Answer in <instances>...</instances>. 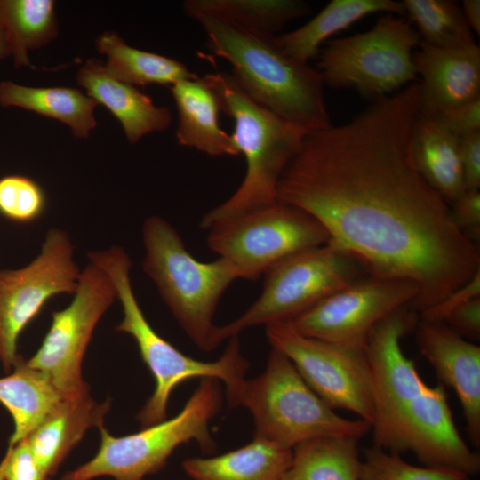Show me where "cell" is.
<instances>
[{
	"label": "cell",
	"instance_id": "5",
	"mask_svg": "<svg viewBox=\"0 0 480 480\" xmlns=\"http://www.w3.org/2000/svg\"><path fill=\"white\" fill-rule=\"evenodd\" d=\"M216 92L220 109L235 124L231 134L246 163L244 180L224 203L206 212L200 227L259 210L277 202L279 180L309 131L290 123L252 100L232 74L203 76Z\"/></svg>",
	"mask_w": 480,
	"mask_h": 480
},
{
	"label": "cell",
	"instance_id": "31",
	"mask_svg": "<svg viewBox=\"0 0 480 480\" xmlns=\"http://www.w3.org/2000/svg\"><path fill=\"white\" fill-rule=\"evenodd\" d=\"M359 480H470V476L452 468L414 466L400 454L373 445L364 450Z\"/></svg>",
	"mask_w": 480,
	"mask_h": 480
},
{
	"label": "cell",
	"instance_id": "38",
	"mask_svg": "<svg viewBox=\"0 0 480 480\" xmlns=\"http://www.w3.org/2000/svg\"><path fill=\"white\" fill-rule=\"evenodd\" d=\"M466 190L480 189V132L460 139Z\"/></svg>",
	"mask_w": 480,
	"mask_h": 480
},
{
	"label": "cell",
	"instance_id": "11",
	"mask_svg": "<svg viewBox=\"0 0 480 480\" xmlns=\"http://www.w3.org/2000/svg\"><path fill=\"white\" fill-rule=\"evenodd\" d=\"M207 230L209 248L232 263L240 278L246 280H257L283 260L329 241L315 218L280 201L218 221Z\"/></svg>",
	"mask_w": 480,
	"mask_h": 480
},
{
	"label": "cell",
	"instance_id": "34",
	"mask_svg": "<svg viewBox=\"0 0 480 480\" xmlns=\"http://www.w3.org/2000/svg\"><path fill=\"white\" fill-rule=\"evenodd\" d=\"M453 222L472 242L479 245L480 190H465L450 204Z\"/></svg>",
	"mask_w": 480,
	"mask_h": 480
},
{
	"label": "cell",
	"instance_id": "1",
	"mask_svg": "<svg viewBox=\"0 0 480 480\" xmlns=\"http://www.w3.org/2000/svg\"><path fill=\"white\" fill-rule=\"evenodd\" d=\"M420 102V82H413L344 124L309 132L276 190L277 201L315 218L327 244L368 275L415 283L419 294L409 307L418 314L480 271L479 245L414 164Z\"/></svg>",
	"mask_w": 480,
	"mask_h": 480
},
{
	"label": "cell",
	"instance_id": "14",
	"mask_svg": "<svg viewBox=\"0 0 480 480\" xmlns=\"http://www.w3.org/2000/svg\"><path fill=\"white\" fill-rule=\"evenodd\" d=\"M74 245L62 229L46 233L41 252L28 265L0 270V332L5 372L19 356L17 341L23 329L52 297L74 294L80 270L73 260Z\"/></svg>",
	"mask_w": 480,
	"mask_h": 480
},
{
	"label": "cell",
	"instance_id": "37",
	"mask_svg": "<svg viewBox=\"0 0 480 480\" xmlns=\"http://www.w3.org/2000/svg\"><path fill=\"white\" fill-rule=\"evenodd\" d=\"M444 323L466 340H480V296L466 300L456 307Z\"/></svg>",
	"mask_w": 480,
	"mask_h": 480
},
{
	"label": "cell",
	"instance_id": "29",
	"mask_svg": "<svg viewBox=\"0 0 480 480\" xmlns=\"http://www.w3.org/2000/svg\"><path fill=\"white\" fill-rule=\"evenodd\" d=\"M52 0H0V30L13 56L15 68L29 66L28 52L58 35Z\"/></svg>",
	"mask_w": 480,
	"mask_h": 480
},
{
	"label": "cell",
	"instance_id": "18",
	"mask_svg": "<svg viewBox=\"0 0 480 480\" xmlns=\"http://www.w3.org/2000/svg\"><path fill=\"white\" fill-rule=\"evenodd\" d=\"M77 84L114 115L130 143H136L145 134L164 131L172 123L169 108L155 105L134 86L113 77L100 60L86 61L78 71Z\"/></svg>",
	"mask_w": 480,
	"mask_h": 480
},
{
	"label": "cell",
	"instance_id": "28",
	"mask_svg": "<svg viewBox=\"0 0 480 480\" xmlns=\"http://www.w3.org/2000/svg\"><path fill=\"white\" fill-rule=\"evenodd\" d=\"M183 11L189 18L212 14L251 32L276 36L290 20L309 14L311 8L300 0H187Z\"/></svg>",
	"mask_w": 480,
	"mask_h": 480
},
{
	"label": "cell",
	"instance_id": "41",
	"mask_svg": "<svg viewBox=\"0 0 480 480\" xmlns=\"http://www.w3.org/2000/svg\"><path fill=\"white\" fill-rule=\"evenodd\" d=\"M4 356V344L3 340L0 332V361L3 362Z\"/></svg>",
	"mask_w": 480,
	"mask_h": 480
},
{
	"label": "cell",
	"instance_id": "16",
	"mask_svg": "<svg viewBox=\"0 0 480 480\" xmlns=\"http://www.w3.org/2000/svg\"><path fill=\"white\" fill-rule=\"evenodd\" d=\"M414 332L418 348L435 370L440 383L456 392L468 437L476 448H479L480 347L460 336L445 323L419 318Z\"/></svg>",
	"mask_w": 480,
	"mask_h": 480
},
{
	"label": "cell",
	"instance_id": "21",
	"mask_svg": "<svg viewBox=\"0 0 480 480\" xmlns=\"http://www.w3.org/2000/svg\"><path fill=\"white\" fill-rule=\"evenodd\" d=\"M412 156L420 175L449 205L465 192L460 138L439 119L420 114L412 132Z\"/></svg>",
	"mask_w": 480,
	"mask_h": 480
},
{
	"label": "cell",
	"instance_id": "12",
	"mask_svg": "<svg viewBox=\"0 0 480 480\" xmlns=\"http://www.w3.org/2000/svg\"><path fill=\"white\" fill-rule=\"evenodd\" d=\"M272 346L293 364L309 388L332 409H345L371 425L373 380L365 349L304 336L287 323L266 326Z\"/></svg>",
	"mask_w": 480,
	"mask_h": 480
},
{
	"label": "cell",
	"instance_id": "30",
	"mask_svg": "<svg viewBox=\"0 0 480 480\" xmlns=\"http://www.w3.org/2000/svg\"><path fill=\"white\" fill-rule=\"evenodd\" d=\"M409 20L420 42L439 48L475 44L461 8L451 0H404Z\"/></svg>",
	"mask_w": 480,
	"mask_h": 480
},
{
	"label": "cell",
	"instance_id": "33",
	"mask_svg": "<svg viewBox=\"0 0 480 480\" xmlns=\"http://www.w3.org/2000/svg\"><path fill=\"white\" fill-rule=\"evenodd\" d=\"M0 476L3 480H52L37 463L26 439L8 450L0 463Z\"/></svg>",
	"mask_w": 480,
	"mask_h": 480
},
{
	"label": "cell",
	"instance_id": "4",
	"mask_svg": "<svg viewBox=\"0 0 480 480\" xmlns=\"http://www.w3.org/2000/svg\"><path fill=\"white\" fill-rule=\"evenodd\" d=\"M90 262L111 278L123 308V319L116 327L131 335L140 356L155 379V389L137 419L142 428L166 420L169 398L172 390L192 378L221 380L226 386L228 404L236 406L245 382L249 363L242 355L238 335L228 339L221 356L212 362L194 359L162 338L148 324L134 295L130 278L132 261L120 246L87 254Z\"/></svg>",
	"mask_w": 480,
	"mask_h": 480
},
{
	"label": "cell",
	"instance_id": "25",
	"mask_svg": "<svg viewBox=\"0 0 480 480\" xmlns=\"http://www.w3.org/2000/svg\"><path fill=\"white\" fill-rule=\"evenodd\" d=\"M0 105L18 107L68 124L77 138L88 137L96 126L98 103L79 90L68 87H29L12 81L0 83Z\"/></svg>",
	"mask_w": 480,
	"mask_h": 480
},
{
	"label": "cell",
	"instance_id": "7",
	"mask_svg": "<svg viewBox=\"0 0 480 480\" xmlns=\"http://www.w3.org/2000/svg\"><path fill=\"white\" fill-rule=\"evenodd\" d=\"M237 405L246 407L254 422V437L293 449L318 437L365 436L372 425L337 414L305 382L291 360L272 348L264 372L246 380Z\"/></svg>",
	"mask_w": 480,
	"mask_h": 480
},
{
	"label": "cell",
	"instance_id": "22",
	"mask_svg": "<svg viewBox=\"0 0 480 480\" xmlns=\"http://www.w3.org/2000/svg\"><path fill=\"white\" fill-rule=\"evenodd\" d=\"M292 449L254 437L236 450L210 458H188L184 471L193 480H282Z\"/></svg>",
	"mask_w": 480,
	"mask_h": 480
},
{
	"label": "cell",
	"instance_id": "40",
	"mask_svg": "<svg viewBox=\"0 0 480 480\" xmlns=\"http://www.w3.org/2000/svg\"><path fill=\"white\" fill-rule=\"evenodd\" d=\"M11 55V51L4 33L0 30V60Z\"/></svg>",
	"mask_w": 480,
	"mask_h": 480
},
{
	"label": "cell",
	"instance_id": "8",
	"mask_svg": "<svg viewBox=\"0 0 480 480\" xmlns=\"http://www.w3.org/2000/svg\"><path fill=\"white\" fill-rule=\"evenodd\" d=\"M221 405L219 380L205 378L201 380L183 409L170 420L117 437L102 425L99 428L101 441L98 452L89 461L67 472L62 480H92L100 476L143 480L161 470L179 445L192 440L204 452H211L215 443L209 431V422Z\"/></svg>",
	"mask_w": 480,
	"mask_h": 480
},
{
	"label": "cell",
	"instance_id": "6",
	"mask_svg": "<svg viewBox=\"0 0 480 480\" xmlns=\"http://www.w3.org/2000/svg\"><path fill=\"white\" fill-rule=\"evenodd\" d=\"M142 235L144 272L196 346L204 351L215 349L220 342L213 316L224 292L240 278L236 267L220 257L210 262L194 258L162 217L147 218Z\"/></svg>",
	"mask_w": 480,
	"mask_h": 480
},
{
	"label": "cell",
	"instance_id": "23",
	"mask_svg": "<svg viewBox=\"0 0 480 480\" xmlns=\"http://www.w3.org/2000/svg\"><path fill=\"white\" fill-rule=\"evenodd\" d=\"M375 12L405 15L402 2L394 0H332L300 28L276 36V41L292 59L308 64L329 36Z\"/></svg>",
	"mask_w": 480,
	"mask_h": 480
},
{
	"label": "cell",
	"instance_id": "17",
	"mask_svg": "<svg viewBox=\"0 0 480 480\" xmlns=\"http://www.w3.org/2000/svg\"><path fill=\"white\" fill-rule=\"evenodd\" d=\"M413 54L422 76L420 115L436 116L480 98V48H439L423 42Z\"/></svg>",
	"mask_w": 480,
	"mask_h": 480
},
{
	"label": "cell",
	"instance_id": "19",
	"mask_svg": "<svg viewBox=\"0 0 480 480\" xmlns=\"http://www.w3.org/2000/svg\"><path fill=\"white\" fill-rule=\"evenodd\" d=\"M110 403H97L84 393L63 397L26 437L39 466L54 476L71 450L92 427L103 425Z\"/></svg>",
	"mask_w": 480,
	"mask_h": 480
},
{
	"label": "cell",
	"instance_id": "26",
	"mask_svg": "<svg viewBox=\"0 0 480 480\" xmlns=\"http://www.w3.org/2000/svg\"><path fill=\"white\" fill-rule=\"evenodd\" d=\"M99 52L108 58V72L130 85H169L196 77L183 63L163 55L128 45L114 32H105L96 39Z\"/></svg>",
	"mask_w": 480,
	"mask_h": 480
},
{
	"label": "cell",
	"instance_id": "13",
	"mask_svg": "<svg viewBox=\"0 0 480 480\" xmlns=\"http://www.w3.org/2000/svg\"><path fill=\"white\" fill-rule=\"evenodd\" d=\"M117 299L111 278L90 262L80 272L70 304L52 313V323L28 366L43 372L63 397L89 392L83 379V358L94 328Z\"/></svg>",
	"mask_w": 480,
	"mask_h": 480
},
{
	"label": "cell",
	"instance_id": "9",
	"mask_svg": "<svg viewBox=\"0 0 480 480\" xmlns=\"http://www.w3.org/2000/svg\"><path fill=\"white\" fill-rule=\"evenodd\" d=\"M420 43L407 18L388 13L365 32L329 41L318 70L330 87L375 100L417 79L412 51Z\"/></svg>",
	"mask_w": 480,
	"mask_h": 480
},
{
	"label": "cell",
	"instance_id": "35",
	"mask_svg": "<svg viewBox=\"0 0 480 480\" xmlns=\"http://www.w3.org/2000/svg\"><path fill=\"white\" fill-rule=\"evenodd\" d=\"M455 136L463 138L480 132V98L456 107L438 116Z\"/></svg>",
	"mask_w": 480,
	"mask_h": 480
},
{
	"label": "cell",
	"instance_id": "3",
	"mask_svg": "<svg viewBox=\"0 0 480 480\" xmlns=\"http://www.w3.org/2000/svg\"><path fill=\"white\" fill-rule=\"evenodd\" d=\"M190 18L205 32L207 48L230 63L232 76L257 103L309 132L331 125L321 73L288 56L276 36L251 32L212 14Z\"/></svg>",
	"mask_w": 480,
	"mask_h": 480
},
{
	"label": "cell",
	"instance_id": "10",
	"mask_svg": "<svg viewBox=\"0 0 480 480\" xmlns=\"http://www.w3.org/2000/svg\"><path fill=\"white\" fill-rule=\"evenodd\" d=\"M365 273L357 260L329 244L295 253L264 274L260 297L242 316L218 327V340L222 343L252 326L287 323Z\"/></svg>",
	"mask_w": 480,
	"mask_h": 480
},
{
	"label": "cell",
	"instance_id": "39",
	"mask_svg": "<svg viewBox=\"0 0 480 480\" xmlns=\"http://www.w3.org/2000/svg\"><path fill=\"white\" fill-rule=\"evenodd\" d=\"M465 20L471 30L480 34V1L463 0L461 8Z\"/></svg>",
	"mask_w": 480,
	"mask_h": 480
},
{
	"label": "cell",
	"instance_id": "36",
	"mask_svg": "<svg viewBox=\"0 0 480 480\" xmlns=\"http://www.w3.org/2000/svg\"><path fill=\"white\" fill-rule=\"evenodd\" d=\"M479 296L480 271L462 286L452 292L440 302L420 312L419 318L424 321L444 323L448 315L456 307L466 300Z\"/></svg>",
	"mask_w": 480,
	"mask_h": 480
},
{
	"label": "cell",
	"instance_id": "32",
	"mask_svg": "<svg viewBox=\"0 0 480 480\" xmlns=\"http://www.w3.org/2000/svg\"><path fill=\"white\" fill-rule=\"evenodd\" d=\"M46 204L42 187L31 178L11 174L0 179V214L4 218L30 223L44 214Z\"/></svg>",
	"mask_w": 480,
	"mask_h": 480
},
{
	"label": "cell",
	"instance_id": "2",
	"mask_svg": "<svg viewBox=\"0 0 480 480\" xmlns=\"http://www.w3.org/2000/svg\"><path fill=\"white\" fill-rule=\"evenodd\" d=\"M419 314L408 305L382 318L367 338L365 353L373 380V445L389 452H412L426 467L476 476L480 456L460 436L445 388L428 386L401 340L414 331Z\"/></svg>",
	"mask_w": 480,
	"mask_h": 480
},
{
	"label": "cell",
	"instance_id": "27",
	"mask_svg": "<svg viewBox=\"0 0 480 480\" xmlns=\"http://www.w3.org/2000/svg\"><path fill=\"white\" fill-rule=\"evenodd\" d=\"M357 442L356 437L325 436L299 444L282 480H359Z\"/></svg>",
	"mask_w": 480,
	"mask_h": 480
},
{
	"label": "cell",
	"instance_id": "20",
	"mask_svg": "<svg viewBox=\"0 0 480 480\" xmlns=\"http://www.w3.org/2000/svg\"><path fill=\"white\" fill-rule=\"evenodd\" d=\"M170 89L178 110L180 145L210 156L239 155L232 135L220 128L219 98L203 77L181 80Z\"/></svg>",
	"mask_w": 480,
	"mask_h": 480
},
{
	"label": "cell",
	"instance_id": "24",
	"mask_svg": "<svg viewBox=\"0 0 480 480\" xmlns=\"http://www.w3.org/2000/svg\"><path fill=\"white\" fill-rule=\"evenodd\" d=\"M62 398L43 372L19 356L12 373L0 378V403L14 422L9 446L28 437Z\"/></svg>",
	"mask_w": 480,
	"mask_h": 480
},
{
	"label": "cell",
	"instance_id": "15",
	"mask_svg": "<svg viewBox=\"0 0 480 480\" xmlns=\"http://www.w3.org/2000/svg\"><path fill=\"white\" fill-rule=\"evenodd\" d=\"M418 294L419 287L412 281L364 276L287 324L307 337L365 349L375 324L396 308L409 306Z\"/></svg>",
	"mask_w": 480,
	"mask_h": 480
}]
</instances>
